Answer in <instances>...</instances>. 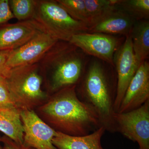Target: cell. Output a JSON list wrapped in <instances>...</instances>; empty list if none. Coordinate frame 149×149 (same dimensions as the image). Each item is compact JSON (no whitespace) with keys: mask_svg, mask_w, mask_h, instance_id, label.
Here are the masks:
<instances>
[{"mask_svg":"<svg viewBox=\"0 0 149 149\" xmlns=\"http://www.w3.org/2000/svg\"><path fill=\"white\" fill-rule=\"evenodd\" d=\"M82 52L69 42L58 41L38 63L48 93L78 83L85 70Z\"/></svg>","mask_w":149,"mask_h":149,"instance_id":"3957f363","label":"cell"},{"mask_svg":"<svg viewBox=\"0 0 149 149\" xmlns=\"http://www.w3.org/2000/svg\"><path fill=\"white\" fill-rule=\"evenodd\" d=\"M44 32L34 20L0 25V51L14 50Z\"/></svg>","mask_w":149,"mask_h":149,"instance_id":"7c38bea8","label":"cell"},{"mask_svg":"<svg viewBox=\"0 0 149 149\" xmlns=\"http://www.w3.org/2000/svg\"><path fill=\"white\" fill-rule=\"evenodd\" d=\"M106 129L103 126L92 133L83 136H72L57 131L52 140L57 149H106L101 144Z\"/></svg>","mask_w":149,"mask_h":149,"instance_id":"5bb4252c","label":"cell"},{"mask_svg":"<svg viewBox=\"0 0 149 149\" xmlns=\"http://www.w3.org/2000/svg\"><path fill=\"white\" fill-rule=\"evenodd\" d=\"M117 6L136 21L148 19L149 0H118Z\"/></svg>","mask_w":149,"mask_h":149,"instance_id":"ac0fdd59","label":"cell"},{"mask_svg":"<svg viewBox=\"0 0 149 149\" xmlns=\"http://www.w3.org/2000/svg\"><path fill=\"white\" fill-rule=\"evenodd\" d=\"M58 40L41 32L16 49L9 56L6 66L9 69L38 63Z\"/></svg>","mask_w":149,"mask_h":149,"instance_id":"30bf717a","label":"cell"},{"mask_svg":"<svg viewBox=\"0 0 149 149\" xmlns=\"http://www.w3.org/2000/svg\"><path fill=\"white\" fill-rule=\"evenodd\" d=\"M69 42L83 52L113 65L119 41L112 35L97 33H80L73 35Z\"/></svg>","mask_w":149,"mask_h":149,"instance_id":"9c48e42d","label":"cell"},{"mask_svg":"<svg viewBox=\"0 0 149 149\" xmlns=\"http://www.w3.org/2000/svg\"><path fill=\"white\" fill-rule=\"evenodd\" d=\"M113 120L115 133L138 143L139 149H149V100L136 109L116 112Z\"/></svg>","mask_w":149,"mask_h":149,"instance_id":"8992f818","label":"cell"},{"mask_svg":"<svg viewBox=\"0 0 149 149\" xmlns=\"http://www.w3.org/2000/svg\"><path fill=\"white\" fill-rule=\"evenodd\" d=\"M13 18L9 0H0V25L6 24Z\"/></svg>","mask_w":149,"mask_h":149,"instance_id":"7402d4cb","label":"cell"},{"mask_svg":"<svg viewBox=\"0 0 149 149\" xmlns=\"http://www.w3.org/2000/svg\"><path fill=\"white\" fill-rule=\"evenodd\" d=\"M9 2L14 18L19 22L33 19L36 0H10Z\"/></svg>","mask_w":149,"mask_h":149,"instance_id":"d6986e66","label":"cell"},{"mask_svg":"<svg viewBox=\"0 0 149 149\" xmlns=\"http://www.w3.org/2000/svg\"><path fill=\"white\" fill-rule=\"evenodd\" d=\"M15 107L32 110L50 97L43 90L44 78L38 63L11 68L6 78Z\"/></svg>","mask_w":149,"mask_h":149,"instance_id":"277c9868","label":"cell"},{"mask_svg":"<svg viewBox=\"0 0 149 149\" xmlns=\"http://www.w3.org/2000/svg\"><path fill=\"white\" fill-rule=\"evenodd\" d=\"M12 51H0V76L5 78L10 70L7 67L6 62Z\"/></svg>","mask_w":149,"mask_h":149,"instance_id":"603a6c76","label":"cell"},{"mask_svg":"<svg viewBox=\"0 0 149 149\" xmlns=\"http://www.w3.org/2000/svg\"><path fill=\"white\" fill-rule=\"evenodd\" d=\"M116 52L113 58L116 70L117 88L114 111L118 112L128 85L139 68L133 52L130 34Z\"/></svg>","mask_w":149,"mask_h":149,"instance_id":"52a82bcc","label":"cell"},{"mask_svg":"<svg viewBox=\"0 0 149 149\" xmlns=\"http://www.w3.org/2000/svg\"><path fill=\"white\" fill-rule=\"evenodd\" d=\"M24 146L35 149H57L52 140L57 131L44 122L33 110L20 111Z\"/></svg>","mask_w":149,"mask_h":149,"instance_id":"ba28073f","label":"cell"},{"mask_svg":"<svg viewBox=\"0 0 149 149\" xmlns=\"http://www.w3.org/2000/svg\"><path fill=\"white\" fill-rule=\"evenodd\" d=\"M116 88L117 81L97 61L85 70L76 85L78 97L95 110L102 126L111 133H115L113 117Z\"/></svg>","mask_w":149,"mask_h":149,"instance_id":"7a4b0ae2","label":"cell"},{"mask_svg":"<svg viewBox=\"0 0 149 149\" xmlns=\"http://www.w3.org/2000/svg\"><path fill=\"white\" fill-rule=\"evenodd\" d=\"M0 132L14 142L23 143L24 130L20 110L13 106H0Z\"/></svg>","mask_w":149,"mask_h":149,"instance_id":"9a60e30c","label":"cell"},{"mask_svg":"<svg viewBox=\"0 0 149 149\" xmlns=\"http://www.w3.org/2000/svg\"><path fill=\"white\" fill-rule=\"evenodd\" d=\"M33 20L43 32L58 41L69 42L73 35L89 30L86 24L72 18L57 0H36Z\"/></svg>","mask_w":149,"mask_h":149,"instance_id":"5b68a950","label":"cell"},{"mask_svg":"<svg viewBox=\"0 0 149 149\" xmlns=\"http://www.w3.org/2000/svg\"><path fill=\"white\" fill-rule=\"evenodd\" d=\"M57 1L72 18L83 22L88 26L84 0H57Z\"/></svg>","mask_w":149,"mask_h":149,"instance_id":"ffe728a7","label":"cell"},{"mask_svg":"<svg viewBox=\"0 0 149 149\" xmlns=\"http://www.w3.org/2000/svg\"><path fill=\"white\" fill-rule=\"evenodd\" d=\"M136 22L128 14L118 9L89 28L88 32L110 35H121L126 37L130 35Z\"/></svg>","mask_w":149,"mask_h":149,"instance_id":"4fadbf2b","label":"cell"},{"mask_svg":"<svg viewBox=\"0 0 149 149\" xmlns=\"http://www.w3.org/2000/svg\"><path fill=\"white\" fill-rule=\"evenodd\" d=\"M88 28L118 9V0H84Z\"/></svg>","mask_w":149,"mask_h":149,"instance_id":"e0dca14e","label":"cell"},{"mask_svg":"<svg viewBox=\"0 0 149 149\" xmlns=\"http://www.w3.org/2000/svg\"><path fill=\"white\" fill-rule=\"evenodd\" d=\"M0 106H13L16 108L12 99L6 80L1 76H0Z\"/></svg>","mask_w":149,"mask_h":149,"instance_id":"44dd1931","label":"cell"},{"mask_svg":"<svg viewBox=\"0 0 149 149\" xmlns=\"http://www.w3.org/2000/svg\"><path fill=\"white\" fill-rule=\"evenodd\" d=\"M1 143H2L6 149H35L26 146L23 143H17L5 136L2 137Z\"/></svg>","mask_w":149,"mask_h":149,"instance_id":"cb8c5ba5","label":"cell"},{"mask_svg":"<svg viewBox=\"0 0 149 149\" xmlns=\"http://www.w3.org/2000/svg\"><path fill=\"white\" fill-rule=\"evenodd\" d=\"M40 108L52 128L69 136H85L102 126L95 110L77 97L76 85L54 93Z\"/></svg>","mask_w":149,"mask_h":149,"instance_id":"6da1fadb","label":"cell"},{"mask_svg":"<svg viewBox=\"0 0 149 149\" xmlns=\"http://www.w3.org/2000/svg\"><path fill=\"white\" fill-rule=\"evenodd\" d=\"M1 138L2 137L1 136H0V142H1ZM0 149H6L4 147H3V146H1V144H0Z\"/></svg>","mask_w":149,"mask_h":149,"instance_id":"d4e9b609","label":"cell"},{"mask_svg":"<svg viewBox=\"0 0 149 149\" xmlns=\"http://www.w3.org/2000/svg\"><path fill=\"white\" fill-rule=\"evenodd\" d=\"M149 100V63L140 65L125 91L118 112L136 109Z\"/></svg>","mask_w":149,"mask_h":149,"instance_id":"8fae6325","label":"cell"},{"mask_svg":"<svg viewBox=\"0 0 149 149\" xmlns=\"http://www.w3.org/2000/svg\"><path fill=\"white\" fill-rule=\"evenodd\" d=\"M133 52L138 67L149 55V22L148 20L136 22L130 33Z\"/></svg>","mask_w":149,"mask_h":149,"instance_id":"2e32d148","label":"cell"}]
</instances>
